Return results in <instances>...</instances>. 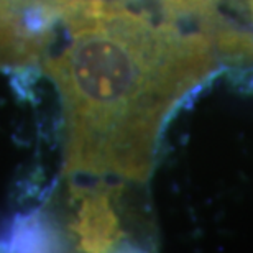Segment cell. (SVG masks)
Wrapping results in <instances>:
<instances>
[{
	"label": "cell",
	"instance_id": "1",
	"mask_svg": "<svg viewBox=\"0 0 253 253\" xmlns=\"http://www.w3.org/2000/svg\"><path fill=\"white\" fill-rule=\"evenodd\" d=\"M212 35L131 0L66 10L40 66L64 119V174L145 183L165 122L219 61Z\"/></svg>",
	"mask_w": 253,
	"mask_h": 253
},
{
	"label": "cell",
	"instance_id": "2",
	"mask_svg": "<svg viewBox=\"0 0 253 253\" xmlns=\"http://www.w3.org/2000/svg\"><path fill=\"white\" fill-rule=\"evenodd\" d=\"M115 188L109 181H97L94 188L81 189V204L74 232L85 252H107L122 244V224L115 209Z\"/></svg>",
	"mask_w": 253,
	"mask_h": 253
},
{
	"label": "cell",
	"instance_id": "3",
	"mask_svg": "<svg viewBox=\"0 0 253 253\" xmlns=\"http://www.w3.org/2000/svg\"><path fill=\"white\" fill-rule=\"evenodd\" d=\"M53 245H56L54 235L49 234L42 214L17 217L8 230L0 235V250H49Z\"/></svg>",
	"mask_w": 253,
	"mask_h": 253
},
{
	"label": "cell",
	"instance_id": "4",
	"mask_svg": "<svg viewBox=\"0 0 253 253\" xmlns=\"http://www.w3.org/2000/svg\"><path fill=\"white\" fill-rule=\"evenodd\" d=\"M135 2L146 5L153 3L158 8V13L173 20L197 17L204 18L206 23H211L217 0H135Z\"/></svg>",
	"mask_w": 253,
	"mask_h": 253
},
{
	"label": "cell",
	"instance_id": "5",
	"mask_svg": "<svg viewBox=\"0 0 253 253\" xmlns=\"http://www.w3.org/2000/svg\"><path fill=\"white\" fill-rule=\"evenodd\" d=\"M249 7H250V13H252V18H253V0H249Z\"/></svg>",
	"mask_w": 253,
	"mask_h": 253
}]
</instances>
